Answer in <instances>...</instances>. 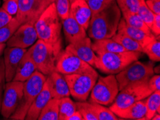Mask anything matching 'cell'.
I'll return each instance as SVG.
<instances>
[{
	"instance_id": "cell-1",
	"label": "cell",
	"mask_w": 160,
	"mask_h": 120,
	"mask_svg": "<svg viewBox=\"0 0 160 120\" xmlns=\"http://www.w3.org/2000/svg\"><path fill=\"white\" fill-rule=\"evenodd\" d=\"M122 16L115 0L103 10L92 15L86 30L88 37L93 40L111 38L117 32Z\"/></svg>"
},
{
	"instance_id": "cell-2",
	"label": "cell",
	"mask_w": 160,
	"mask_h": 120,
	"mask_svg": "<svg viewBox=\"0 0 160 120\" xmlns=\"http://www.w3.org/2000/svg\"><path fill=\"white\" fill-rule=\"evenodd\" d=\"M39 40L52 46L58 53L62 50V22L53 2L42 12L35 23Z\"/></svg>"
},
{
	"instance_id": "cell-3",
	"label": "cell",
	"mask_w": 160,
	"mask_h": 120,
	"mask_svg": "<svg viewBox=\"0 0 160 120\" xmlns=\"http://www.w3.org/2000/svg\"><path fill=\"white\" fill-rule=\"evenodd\" d=\"M142 53L135 51H123L108 53L98 55L96 68L106 74L116 75L142 57Z\"/></svg>"
},
{
	"instance_id": "cell-4",
	"label": "cell",
	"mask_w": 160,
	"mask_h": 120,
	"mask_svg": "<svg viewBox=\"0 0 160 120\" xmlns=\"http://www.w3.org/2000/svg\"><path fill=\"white\" fill-rule=\"evenodd\" d=\"M46 78V76L37 70L26 81L24 82L22 98L18 108L9 119L14 120H24L25 119L31 104L42 90Z\"/></svg>"
},
{
	"instance_id": "cell-5",
	"label": "cell",
	"mask_w": 160,
	"mask_h": 120,
	"mask_svg": "<svg viewBox=\"0 0 160 120\" xmlns=\"http://www.w3.org/2000/svg\"><path fill=\"white\" fill-rule=\"evenodd\" d=\"M37 70L46 76L55 70V63L59 53L49 44L38 40L29 49Z\"/></svg>"
},
{
	"instance_id": "cell-6",
	"label": "cell",
	"mask_w": 160,
	"mask_h": 120,
	"mask_svg": "<svg viewBox=\"0 0 160 120\" xmlns=\"http://www.w3.org/2000/svg\"><path fill=\"white\" fill-rule=\"evenodd\" d=\"M147 82L148 80L134 83L120 90L114 102L110 105V109L114 113L135 102L146 99L152 93L148 86Z\"/></svg>"
},
{
	"instance_id": "cell-7",
	"label": "cell",
	"mask_w": 160,
	"mask_h": 120,
	"mask_svg": "<svg viewBox=\"0 0 160 120\" xmlns=\"http://www.w3.org/2000/svg\"><path fill=\"white\" fill-rule=\"evenodd\" d=\"M154 67L153 61L142 63L137 60L131 63L115 76L119 91L129 84L149 80L154 73Z\"/></svg>"
},
{
	"instance_id": "cell-8",
	"label": "cell",
	"mask_w": 160,
	"mask_h": 120,
	"mask_svg": "<svg viewBox=\"0 0 160 120\" xmlns=\"http://www.w3.org/2000/svg\"><path fill=\"white\" fill-rule=\"evenodd\" d=\"M118 91V84L115 75L98 76L89 95V102L109 106L114 102Z\"/></svg>"
},
{
	"instance_id": "cell-9",
	"label": "cell",
	"mask_w": 160,
	"mask_h": 120,
	"mask_svg": "<svg viewBox=\"0 0 160 120\" xmlns=\"http://www.w3.org/2000/svg\"><path fill=\"white\" fill-rule=\"evenodd\" d=\"M55 71L62 75L98 73L93 67L65 49L59 53L55 63Z\"/></svg>"
},
{
	"instance_id": "cell-10",
	"label": "cell",
	"mask_w": 160,
	"mask_h": 120,
	"mask_svg": "<svg viewBox=\"0 0 160 120\" xmlns=\"http://www.w3.org/2000/svg\"><path fill=\"white\" fill-rule=\"evenodd\" d=\"M64 76L68 85L70 94L78 102L86 101L99 76L98 73H83Z\"/></svg>"
},
{
	"instance_id": "cell-11",
	"label": "cell",
	"mask_w": 160,
	"mask_h": 120,
	"mask_svg": "<svg viewBox=\"0 0 160 120\" xmlns=\"http://www.w3.org/2000/svg\"><path fill=\"white\" fill-rule=\"evenodd\" d=\"M24 82L11 81L7 82L2 96L1 114L4 119H9L18 108L23 95Z\"/></svg>"
},
{
	"instance_id": "cell-12",
	"label": "cell",
	"mask_w": 160,
	"mask_h": 120,
	"mask_svg": "<svg viewBox=\"0 0 160 120\" xmlns=\"http://www.w3.org/2000/svg\"><path fill=\"white\" fill-rule=\"evenodd\" d=\"M54 2L55 0H19L16 18L22 24H35L42 12Z\"/></svg>"
},
{
	"instance_id": "cell-13",
	"label": "cell",
	"mask_w": 160,
	"mask_h": 120,
	"mask_svg": "<svg viewBox=\"0 0 160 120\" xmlns=\"http://www.w3.org/2000/svg\"><path fill=\"white\" fill-rule=\"evenodd\" d=\"M38 40L35 24L25 23L22 24L14 32L10 38L7 41V47H15L19 48H30Z\"/></svg>"
},
{
	"instance_id": "cell-14",
	"label": "cell",
	"mask_w": 160,
	"mask_h": 120,
	"mask_svg": "<svg viewBox=\"0 0 160 120\" xmlns=\"http://www.w3.org/2000/svg\"><path fill=\"white\" fill-rule=\"evenodd\" d=\"M91 44V39L89 37H86L78 42L68 44L65 49L71 51L81 60L88 63L92 67L96 68L98 55L92 49Z\"/></svg>"
},
{
	"instance_id": "cell-15",
	"label": "cell",
	"mask_w": 160,
	"mask_h": 120,
	"mask_svg": "<svg viewBox=\"0 0 160 120\" xmlns=\"http://www.w3.org/2000/svg\"><path fill=\"white\" fill-rule=\"evenodd\" d=\"M27 49L15 47H7L4 50V63L5 70V81L9 82L13 80L17 68Z\"/></svg>"
},
{
	"instance_id": "cell-16",
	"label": "cell",
	"mask_w": 160,
	"mask_h": 120,
	"mask_svg": "<svg viewBox=\"0 0 160 120\" xmlns=\"http://www.w3.org/2000/svg\"><path fill=\"white\" fill-rule=\"evenodd\" d=\"M52 98L60 99L62 98L71 96L68 85L65 80V76L58 71H53L48 76L47 78Z\"/></svg>"
},
{
	"instance_id": "cell-17",
	"label": "cell",
	"mask_w": 160,
	"mask_h": 120,
	"mask_svg": "<svg viewBox=\"0 0 160 120\" xmlns=\"http://www.w3.org/2000/svg\"><path fill=\"white\" fill-rule=\"evenodd\" d=\"M51 99L52 95L50 93L48 81L46 79L42 90L40 91V92L33 101L32 104H31L25 119L37 120L41 111Z\"/></svg>"
},
{
	"instance_id": "cell-18",
	"label": "cell",
	"mask_w": 160,
	"mask_h": 120,
	"mask_svg": "<svg viewBox=\"0 0 160 120\" xmlns=\"http://www.w3.org/2000/svg\"><path fill=\"white\" fill-rule=\"evenodd\" d=\"M62 22L64 35L68 44L78 42L87 37V31L70 15Z\"/></svg>"
},
{
	"instance_id": "cell-19",
	"label": "cell",
	"mask_w": 160,
	"mask_h": 120,
	"mask_svg": "<svg viewBox=\"0 0 160 120\" xmlns=\"http://www.w3.org/2000/svg\"><path fill=\"white\" fill-rule=\"evenodd\" d=\"M70 15L87 30L92 13L86 0H75L71 2Z\"/></svg>"
},
{
	"instance_id": "cell-20",
	"label": "cell",
	"mask_w": 160,
	"mask_h": 120,
	"mask_svg": "<svg viewBox=\"0 0 160 120\" xmlns=\"http://www.w3.org/2000/svg\"><path fill=\"white\" fill-rule=\"evenodd\" d=\"M117 31L125 34L127 36L130 37L131 38H132L133 40H134L139 43L142 45V50L143 48L147 44L149 43L152 40H153L154 38H156L153 34L149 35V34H147L144 31L139 30V29L130 26L129 24H128L126 23L123 18H122L120 19Z\"/></svg>"
},
{
	"instance_id": "cell-21",
	"label": "cell",
	"mask_w": 160,
	"mask_h": 120,
	"mask_svg": "<svg viewBox=\"0 0 160 120\" xmlns=\"http://www.w3.org/2000/svg\"><path fill=\"white\" fill-rule=\"evenodd\" d=\"M147 112L146 99L134 103L124 109L114 112V114L122 119L146 120L145 115Z\"/></svg>"
},
{
	"instance_id": "cell-22",
	"label": "cell",
	"mask_w": 160,
	"mask_h": 120,
	"mask_svg": "<svg viewBox=\"0 0 160 120\" xmlns=\"http://www.w3.org/2000/svg\"><path fill=\"white\" fill-rule=\"evenodd\" d=\"M36 70H37V67H36L30 53L28 52V50H27L25 55L22 56V58L19 61L13 81L25 82Z\"/></svg>"
},
{
	"instance_id": "cell-23",
	"label": "cell",
	"mask_w": 160,
	"mask_h": 120,
	"mask_svg": "<svg viewBox=\"0 0 160 120\" xmlns=\"http://www.w3.org/2000/svg\"><path fill=\"white\" fill-rule=\"evenodd\" d=\"M91 47L96 55L126 51L125 49L113 38H104L94 40V42L91 44Z\"/></svg>"
},
{
	"instance_id": "cell-24",
	"label": "cell",
	"mask_w": 160,
	"mask_h": 120,
	"mask_svg": "<svg viewBox=\"0 0 160 120\" xmlns=\"http://www.w3.org/2000/svg\"><path fill=\"white\" fill-rule=\"evenodd\" d=\"M60 99L52 98L39 115L38 120H58Z\"/></svg>"
},
{
	"instance_id": "cell-25",
	"label": "cell",
	"mask_w": 160,
	"mask_h": 120,
	"mask_svg": "<svg viewBox=\"0 0 160 120\" xmlns=\"http://www.w3.org/2000/svg\"><path fill=\"white\" fill-rule=\"evenodd\" d=\"M111 38L120 44L126 50L142 53V47L139 43L121 32H116V33Z\"/></svg>"
},
{
	"instance_id": "cell-26",
	"label": "cell",
	"mask_w": 160,
	"mask_h": 120,
	"mask_svg": "<svg viewBox=\"0 0 160 120\" xmlns=\"http://www.w3.org/2000/svg\"><path fill=\"white\" fill-rule=\"evenodd\" d=\"M146 120H151L155 113H160V91L152 92L146 98Z\"/></svg>"
},
{
	"instance_id": "cell-27",
	"label": "cell",
	"mask_w": 160,
	"mask_h": 120,
	"mask_svg": "<svg viewBox=\"0 0 160 120\" xmlns=\"http://www.w3.org/2000/svg\"><path fill=\"white\" fill-rule=\"evenodd\" d=\"M89 107L98 120H118L119 117L103 105L94 102H89Z\"/></svg>"
},
{
	"instance_id": "cell-28",
	"label": "cell",
	"mask_w": 160,
	"mask_h": 120,
	"mask_svg": "<svg viewBox=\"0 0 160 120\" xmlns=\"http://www.w3.org/2000/svg\"><path fill=\"white\" fill-rule=\"evenodd\" d=\"M77 111L76 104L70 98L64 97L60 99L59 118L58 120H67L68 118Z\"/></svg>"
},
{
	"instance_id": "cell-29",
	"label": "cell",
	"mask_w": 160,
	"mask_h": 120,
	"mask_svg": "<svg viewBox=\"0 0 160 120\" xmlns=\"http://www.w3.org/2000/svg\"><path fill=\"white\" fill-rule=\"evenodd\" d=\"M122 15L126 23L129 24L130 26L139 29L149 35L152 34L149 27L147 25V24L143 21V19L140 18L137 13H125L122 14Z\"/></svg>"
},
{
	"instance_id": "cell-30",
	"label": "cell",
	"mask_w": 160,
	"mask_h": 120,
	"mask_svg": "<svg viewBox=\"0 0 160 120\" xmlns=\"http://www.w3.org/2000/svg\"><path fill=\"white\" fill-rule=\"evenodd\" d=\"M143 53H145L149 60L153 62L160 60V42L157 38H154L143 48Z\"/></svg>"
},
{
	"instance_id": "cell-31",
	"label": "cell",
	"mask_w": 160,
	"mask_h": 120,
	"mask_svg": "<svg viewBox=\"0 0 160 120\" xmlns=\"http://www.w3.org/2000/svg\"><path fill=\"white\" fill-rule=\"evenodd\" d=\"M21 24L16 17H13L9 23L0 28V43H6Z\"/></svg>"
},
{
	"instance_id": "cell-32",
	"label": "cell",
	"mask_w": 160,
	"mask_h": 120,
	"mask_svg": "<svg viewBox=\"0 0 160 120\" xmlns=\"http://www.w3.org/2000/svg\"><path fill=\"white\" fill-rule=\"evenodd\" d=\"M141 0H116L122 14L137 13Z\"/></svg>"
},
{
	"instance_id": "cell-33",
	"label": "cell",
	"mask_w": 160,
	"mask_h": 120,
	"mask_svg": "<svg viewBox=\"0 0 160 120\" xmlns=\"http://www.w3.org/2000/svg\"><path fill=\"white\" fill-rule=\"evenodd\" d=\"M137 14H139V16L143 19V21L147 24V25L150 29L152 24L153 23L155 14H154L153 12L148 8L146 3H145V0H141L140 1Z\"/></svg>"
},
{
	"instance_id": "cell-34",
	"label": "cell",
	"mask_w": 160,
	"mask_h": 120,
	"mask_svg": "<svg viewBox=\"0 0 160 120\" xmlns=\"http://www.w3.org/2000/svg\"><path fill=\"white\" fill-rule=\"evenodd\" d=\"M54 3L60 19L63 20L68 18L70 16V9H71L70 0H55Z\"/></svg>"
},
{
	"instance_id": "cell-35",
	"label": "cell",
	"mask_w": 160,
	"mask_h": 120,
	"mask_svg": "<svg viewBox=\"0 0 160 120\" xmlns=\"http://www.w3.org/2000/svg\"><path fill=\"white\" fill-rule=\"evenodd\" d=\"M77 106V110L83 117V120H98L96 115L93 114L89 107V102H76Z\"/></svg>"
},
{
	"instance_id": "cell-36",
	"label": "cell",
	"mask_w": 160,
	"mask_h": 120,
	"mask_svg": "<svg viewBox=\"0 0 160 120\" xmlns=\"http://www.w3.org/2000/svg\"><path fill=\"white\" fill-rule=\"evenodd\" d=\"M114 1L115 0H86L91 9L92 15L103 10Z\"/></svg>"
},
{
	"instance_id": "cell-37",
	"label": "cell",
	"mask_w": 160,
	"mask_h": 120,
	"mask_svg": "<svg viewBox=\"0 0 160 120\" xmlns=\"http://www.w3.org/2000/svg\"><path fill=\"white\" fill-rule=\"evenodd\" d=\"M18 1L19 0H5L2 8L10 15H16L18 10Z\"/></svg>"
},
{
	"instance_id": "cell-38",
	"label": "cell",
	"mask_w": 160,
	"mask_h": 120,
	"mask_svg": "<svg viewBox=\"0 0 160 120\" xmlns=\"http://www.w3.org/2000/svg\"><path fill=\"white\" fill-rule=\"evenodd\" d=\"M148 86L152 92L160 91V76L159 74L153 75L148 80Z\"/></svg>"
},
{
	"instance_id": "cell-39",
	"label": "cell",
	"mask_w": 160,
	"mask_h": 120,
	"mask_svg": "<svg viewBox=\"0 0 160 120\" xmlns=\"http://www.w3.org/2000/svg\"><path fill=\"white\" fill-rule=\"evenodd\" d=\"M152 33L159 40V37L160 35V14H155L153 23L150 28Z\"/></svg>"
},
{
	"instance_id": "cell-40",
	"label": "cell",
	"mask_w": 160,
	"mask_h": 120,
	"mask_svg": "<svg viewBox=\"0 0 160 120\" xmlns=\"http://www.w3.org/2000/svg\"><path fill=\"white\" fill-rule=\"evenodd\" d=\"M145 3L154 14H160V0H145Z\"/></svg>"
},
{
	"instance_id": "cell-41",
	"label": "cell",
	"mask_w": 160,
	"mask_h": 120,
	"mask_svg": "<svg viewBox=\"0 0 160 120\" xmlns=\"http://www.w3.org/2000/svg\"><path fill=\"white\" fill-rule=\"evenodd\" d=\"M13 16L9 14L6 11H4L3 9L0 8V28L6 25L7 23H9L12 19Z\"/></svg>"
},
{
	"instance_id": "cell-42",
	"label": "cell",
	"mask_w": 160,
	"mask_h": 120,
	"mask_svg": "<svg viewBox=\"0 0 160 120\" xmlns=\"http://www.w3.org/2000/svg\"><path fill=\"white\" fill-rule=\"evenodd\" d=\"M4 80H5V70H4V59L0 58V86L3 84Z\"/></svg>"
},
{
	"instance_id": "cell-43",
	"label": "cell",
	"mask_w": 160,
	"mask_h": 120,
	"mask_svg": "<svg viewBox=\"0 0 160 120\" xmlns=\"http://www.w3.org/2000/svg\"><path fill=\"white\" fill-rule=\"evenodd\" d=\"M67 120H83V119L81 113L77 110L76 112H75L73 114L71 115Z\"/></svg>"
},
{
	"instance_id": "cell-44",
	"label": "cell",
	"mask_w": 160,
	"mask_h": 120,
	"mask_svg": "<svg viewBox=\"0 0 160 120\" xmlns=\"http://www.w3.org/2000/svg\"><path fill=\"white\" fill-rule=\"evenodd\" d=\"M4 86L2 84L0 86V113H1L2 109V96H3V91H4Z\"/></svg>"
},
{
	"instance_id": "cell-45",
	"label": "cell",
	"mask_w": 160,
	"mask_h": 120,
	"mask_svg": "<svg viewBox=\"0 0 160 120\" xmlns=\"http://www.w3.org/2000/svg\"><path fill=\"white\" fill-rule=\"evenodd\" d=\"M7 47L6 43H0V55L4 52V50Z\"/></svg>"
},
{
	"instance_id": "cell-46",
	"label": "cell",
	"mask_w": 160,
	"mask_h": 120,
	"mask_svg": "<svg viewBox=\"0 0 160 120\" xmlns=\"http://www.w3.org/2000/svg\"><path fill=\"white\" fill-rule=\"evenodd\" d=\"M160 119V114L158 113H155L154 114V116L152 117L151 120H159Z\"/></svg>"
},
{
	"instance_id": "cell-47",
	"label": "cell",
	"mask_w": 160,
	"mask_h": 120,
	"mask_svg": "<svg viewBox=\"0 0 160 120\" xmlns=\"http://www.w3.org/2000/svg\"><path fill=\"white\" fill-rule=\"evenodd\" d=\"M73 1H75V0H70V2H71H71H73Z\"/></svg>"
},
{
	"instance_id": "cell-48",
	"label": "cell",
	"mask_w": 160,
	"mask_h": 120,
	"mask_svg": "<svg viewBox=\"0 0 160 120\" xmlns=\"http://www.w3.org/2000/svg\"><path fill=\"white\" fill-rule=\"evenodd\" d=\"M4 1H5V0H4Z\"/></svg>"
}]
</instances>
